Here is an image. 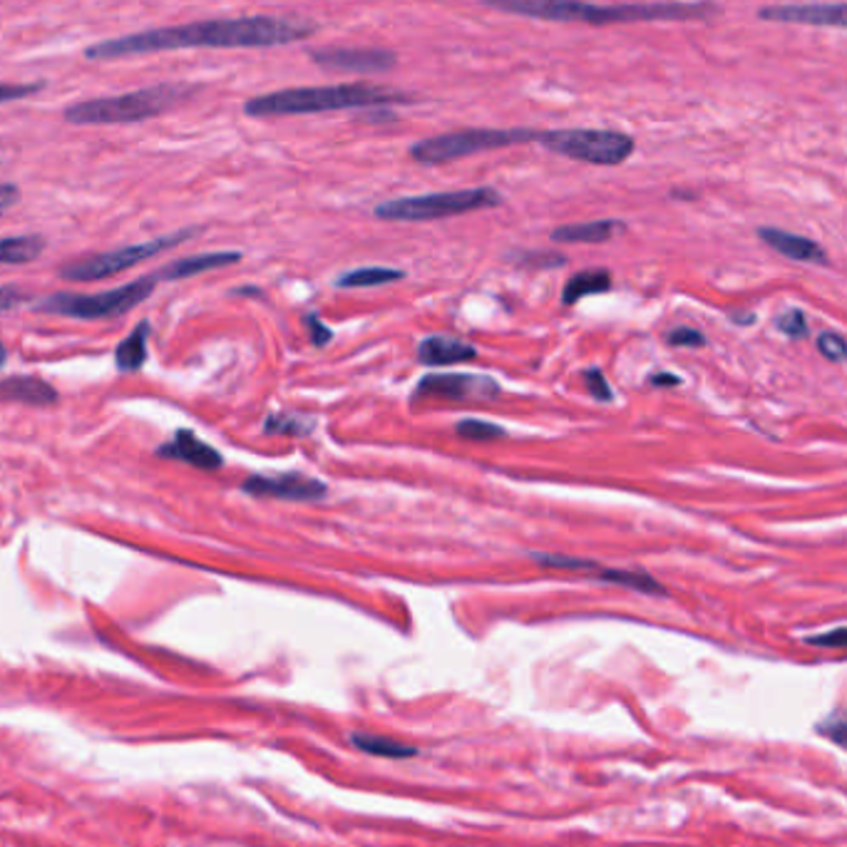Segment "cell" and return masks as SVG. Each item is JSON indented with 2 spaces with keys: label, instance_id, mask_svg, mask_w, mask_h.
Here are the masks:
<instances>
[{
  "label": "cell",
  "instance_id": "30bf717a",
  "mask_svg": "<svg viewBox=\"0 0 847 847\" xmlns=\"http://www.w3.org/2000/svg\"><path fill=\"white\" fill-rule=\"evenodd\" d=\"M502 385L493 375L483 373H427L417 381L413 399H443V401H495Z\"/></svg>",
  "mask_w": 847,
  "mask_h": 847
},
{
  "label": "cell",
  "instance_id": "5b68a950",
  "mask_svg": "<svg viewBox=\"0 0 847 847\" xmlns=\"http://www.w3.org/2000/svg\"><path fill=\"white\" fill-rule=\"evenodd\" d=\"M502 194L495 186H473V190H455V192H433V194H415L401 196V200H389L373 209V214L383 222H435V219L460 216L480 209L500 206Z\"/></svg>",
  "mask_w": 847,
  "mask_h": 847
},
{
  "label": "cell",
  "instance_id": "b9f144b4",
  "mask_svg": "<svg viewBox=\"0 0 847 847\" xmlns=\"http://www.w3.org/2000/svg\"><path fill=\"white\" fill-rule=\"evenodd\" d=\"M6 361H8V349L3 346V343H0V369H3Z\"/></svg>",
  "mask_w": 847,
  "mask_h": 847
},
{
  "label": "cell",
  "instance_id": "ffe728a7",
  "mask_svg": "<svg viewBox=\"0 0 847 847\" xmlns=\"http://www.w3.org/2000/svg\"><path fill=\"white\" fill-rule=\"evenodd\" d=\"M150 336H152V323L140 321L138 326L128 333V339L114 349V369H118L120 373L142 371L150 355Z\"/></svg>",
  "mask_w": 847,
  "mask_h": 847
},
{
  "label": "cell",
  "instance_id": "ab89813d",
  "mask_svg": "<svg viewBox=\"0 0 847 847\" xmlns=\"http://www.w3.org/2000/svg\"><path fill=\"white\" fill-rule=\"evenodd\" d=\"M648 383L656 385V389H666V385H682L684 381L678 379L676 373H654L652 379H648Z\"/></svg>",
  "mask_w": 847,
  "mask_h": 847
},
{
  "label": "cell",
  "instance_id": "e575fe53",
  "mask_svg": "<svg viewBox=\"0 0 847 847\" xmlns=\"http://www.w3.org/2000/svg\"><path fill=\"white\" fill-rule=\"evenodd\" d=\"M303 323H306L313 346L321 349V346H326V343H331L333 331L326 326V323H321L319 316H313V313H309V316L303 319Z\"/></svg>",
  "mask_w": 847,
  "mask_h": 847
},
{
  "label": "cell",
  "instance_id": "74e56055",
  "mask_svg": "<svg viewBox=\"0 0 847 847\" xmlns=\"http://www.w3.org/2000/svg\"><path fill=\"white\" fill-rule=\"evenodd\" d=\"M26 301V294L18 286H0V311H10Z\"/></svg>",
  "mask_w": 847,
  "mask_h": 847
},
{
  "label": "cell",
  "instance_id": "60d3db41",
  "mask_svg": "<svg viewBox=\"0 0 847 847\" xmlns=\"http://www.w3.org/2000/svg\"><path fill=\"white\" fill-rule=\"evenodd\" d=\"M730 319H734L736 323H740V326H746V323H756V313H738V311H734V313H730Z\"/></svg>",
  "mask_w": 847,
  "mask_h": 847
},
{
  "label": "cell",
  "instance_id": "4316f807",
  "mask_svg": "<svg viewBox=\"0 0 847 847\" xmlns=\"http://www.w3.org/2000/svg\"><path fill=\"white\" fill-rule=\"evenodd\" d=\"M455 433L457 437H463V441H473V443H483V441H500V437H505L507 431L497 423H490V421H480V417H463L455 425Z\"/></svg>",
  "mask_w": 847,
  "mask_h": 847
},
{
  "label": "cell",
  "instance_id": "52a82bcc",
  "mask_svg": "<svg viewBox=\"0 0 847 847\" xmlns=\"http://www.w3.org/2000/svg\"><path fill=\"white\" fill-rule=\"evenodd\" d=\"M540 132L527 128H510V130H495V128H470L457 132L435 134V138H425L415 142L407 154L417 164L433 167L463 160V157H473L480 152H493L502 148H512V144H525L537 142Z\"/></svg>",
  "mask_w": 847,
  "mask_h": 847
},
{
  "label": "cell",
  "instance_id": "ba28073f",
  "mask_svg": "<svg viewBox=\"0 0 847 847\" xmlns=\"http://www.w3.org/2000/svg\"><path fill=\"white\" fill-rule=\"evenodd\" d=\"M194 234H196V229L192 226V229H180V232L150 239V242H142V244H130V246H122V249L102 251V254L70 261V264H62L58 269V276L65 279V281H75V284H80V281H88L90 284V281L118 276V274H122V271H130L134 266H140L142 261L162 254V251H170L174 246L190 242V236H194Z\"/></svg>",
  "mask_w": 847,
  "mask_h": 847
},
{
  "label": "cell",
  "instance_id": "5bb4252c",
  "mask_svg": "<svg viewBox=\"0 0 847 847\" xmlns=\"http://www.w3.org/2000/svg\"><path fill=\"white\" fill-rule=\"evenodd\" d=\"M154 453L164 460H180V463L206 470V473H214V470L224 465L222 453L209 443H204L202 437H196L194 431H186V427L184 431H177L172 435V441L157 447Z\"/></svg>",
  "mask_w": 847,
  "mask_h": 847
},
{
  "label": "cell",
  "instance_id": "cb8c5ba5",
  "mask_svg": "<svg viewBox=\"0 0 847 847\" xmlns=\"http://www.w3.org/2000/svg\"><path fill=\"white\" fill-rule=\"evenodd\" d=\"M351 744L359 748V750H363V753H371V756H381V758L401 760V758L417 756V750L413 746H405V744H401V740H393L389 736L353 734L351 736Z\"/></svg>",
  "mask_w": 847,
  "mask_h": 847
},
{
  "label": "cell",
  "instance_id": "44dd1931",
  "mask_svg": "<svg viewBox=\"0 0 847 847\" xmlns=\"http://www.w3.org/2000/svg\"><path fill=\"white\" fill-rule=\"evenodd\" d=\"M614 286L612 274L604 269H589V271H579L574 274L567 284L562 289V303L564 306H574L582 299L594 296V294H606Z\"/></svg>",
  "mask_w": 847,
  "mask_h": 847
},
{
  "label": "cell",
  "instance_id": "8d00e7d4",
  "mask_svg": "<svg viewBox=\"0 0 847 847\" xmlns=\"http://www.w3.org/2000/svg\"><path fill=\"white\" fill-rule=\"evenodd\" d=\"M845 728H847L845 718L840 714H835L833 718L825 720V724H820V734L833 738L838 746H843L845 744Z\"/></svg>",
  "mask_w": 847,
  "mask_h": 847
},
{
  "label": "cell",
  "instance_id": "f35d334b",
  "mask_svg": "<svg viewBox=\"0 0 847 847\" xmlns=\"http://www.w3.org/2000/svg\"><path fill=\"white\" fill-rule=\"evenodd\" d=\"M20 200V190L16 184H0V216H3L8 209H13Z\"/></svg>",
  "mask_w": 847,
  "mask_h": 847
},
{
  "label": "cell",
  "instance_id": "4dcf8cb0",
  "mask_svg": "<svg viewBox=\"0 0 847 847\" xmlns=\"http://www.w3.org/2000/svg\"><path fill=\"white\" fill-rule=\"evenodd\" d=\"M818 351L823 353V359H828L833 363H843L847 359V343L843 339V333H838V331L820 333Z\"/></svg>",
  "mask_w": 847,
  "mask_h": 847
},
{
  "label": "cell",
  "instance_id": "f1b7e54d",
  "mask_svg": "<svg viewBox=\"0 0 847 847\" xmlns=\"http://www.w3.org/2000/svg\"><path fill=\"white\" fill-rule=\"evenodd\" d=\"M776 329L783 333V336L796 339V341L808 339V333H810L808 319H805V313L800 309H788V311L778 313Z\"/></svg>",
  "mask_w": 847,
  "mask_h": 847
},
{
  "label": "cell",
  "instance_id": "e0dca14e",
  "mask_svg": "<svg viewBox=\"0 0 847 847\" xmlns=\"http://www.w3.org/2000/svg\"><path fill=\"white\" fill-rule=\"evenodd\" d=\"M242 261V254L239 251H202V254H190L172 261V264L162 266L157 271L160 281H180V279H190L196 274H206V271L214 269H224Z\"/></svg>",
  "mask_w": 847,
  "mask_h": 847
},
{
  "label": "cell",
  "instance_id": "d6986e66",
  "mask_svg": "<svg viewBox=\"0 0 847 847\" xmlns=\"http://www.w3.org/2000/svg\"><path fill=\"white\" fill-rule=\"evenodd\" d=\"M626 229L629 226L622 219H597V222L557 226L552 232V239L559 244H606L626 234Z\"/></svg>",
  "mask_w": 847,
  "mask_h": 847
},
{
  "label": "cell",
  "instance_id": "8992f818",
  "mask_svg": "<svg viewBox=\"0 0 847 847\" xmlns=\"http://www.w3.org/2000/svg\"><path fill=\"white\" fill-rule=\"evenodd\" d=\"M157 284H160V276L154 271V274L134 279L118 289L102 291V294H50L43 301H38L36 309L78 321H108L138 309L140 303L154 294Z\"/></svg>",
  "mask_w": 847,
  "mask_h": 847
},
{
  "label": "cell",
  "instance_id": "8fae6325",
  "mask_svg": "<svg viewBox=\"0 0 847 847\" xmlns=\"http://www.w3.org/2000/svg\"><path fill=\"white\" fill-rule=\"evenodd\" d=\"M242 490L251 497H271L289 502H316L329 495V485L323 483V480L303 473L251 475L242 483Z\"/></svg>",
  "mask_w": 847,
  "mask_h": 847
},
{
  "label": "cell",
  "instance_id": "ac0fdd59",
  "mask_svg": "<svg viewBox=\"0 0 847 847\" xmlns=\"http://www.w3.org/2000/svg\"><path fill=\"white\" fill-rule=\"evenodd\" d=\"M0 401L26 403V405H56L60 393L56 385L38 379V375H13V379L0 381Z\"/></svg>",
  "mask_w": 847,
  "mask_h": 847
},
{
  "label": "cell",
  "instance_id": "6da1fadb",
  "mask_svg": "<svg viewBox=\"0 0 847 847\" xmlns=\"http://www.w3.org/2000/svg\"><path fill=\"white\" fill-rule=\"evenodd\" d=\"M319 33V26L306 18L242 16L194 20L184 26L150 28L140 33L100 40L85 50L88 60H122L132 56L170 50H232V48H279Z\"/></svg>",
  "mask_w": 847,
  "mask_h": 847
},
{
  "label": "cell",
  "instance_id": "83f0119b",
  "mask_svg": "<svg viewBox=\"0 0 847 847\" xmlns=\"http://www.w3.org/2000/svg\"><path fill=\"white\" fill-rule=\"evenodd\" d=\"M510 259L522 269H562L567 264V256L549 254V251H520Z\"/></svg>",
  "mask_w": 847,
  "mask_h": 847
},
{
  "label": "cell",
  "instance_id": "484cf974",
  "mask_svg": "<svg viewBox=\"0 0 847 847\" xmlns=\"http://www.w3.org/2000/svg\"><path fill=\"white\" fill-rule=\"evenodd\" d=\"M316 431V421L309 415L299 413H271L264 423L266 435H289V437H306Z\"/></svg>",
  "mask_w": 847,
  "mask_h": 847
},
{
  "label": "cell",
  "instance_id": "4fadbf2b",
  "mask_svg": "<svg viewBox=\"0 0 847 847\" xmlns=\"http://www.w3.org/2000/svg\"><path fill=\"white\" fill-rule=\"evenodd\" d=\"M845 16H847L845 3L768 6L758 10V18L770 20V23H796V26H820V28H845Z\"/></svg>",
  "mask_w": 847,
  "mask_h": 847
},
{
  "label": "cell",
  "instance_id": "9a60e30c",
  "mask_svg": "<svg viewBox=\"0 0 847 847\" xmlns=\"http://www.w3.org/2000/svg\"><path fill=\"white\" fill-rule=\"evenodd\" d=\"M758 236L763 239V244L770 246L773 251H778L790 261H800V264H815V266H828V251H825L818 242H813L808 236L786 232V229H776V226H760Z\"/></svg>",
  "mask_w": 847,
  "mask_h": 847
},
{
  "label": "cell",
  "instance_id": "d6a6232c",
  "mask_svg": "<svg viewBox=\"0 0 847 847\" xmlns=\"http://www.w3.org/2000/svg\"><path fill=\"white\" fill-rule=\"evenodd\" d=\"M584 383H587L589 395H592L594 401H599V403H612L614 401L612 385L606 383L604 373L599 369H587V371H584Z\"/></svg>",
  "mask_w": 847,
  "mask_h": 847
},
{
  "label": "cell",
  "instance_id": "603a6c76",
  "mask_svg": "<svg viewBox=\"0 0 847 847\" xmlns=\"http://www.w3.org/2000/svg\"><path fill=\"white\" fill-rule=\"evenodd\" d=\"M405 279V271L393 269V266H361L346 271L336 279L339 289H373V286H385L393 284V281Z\"/></svg>",
  "mask_w": 847,
  "mask_h": 847
},
{
  "label": "cell",
  "instance_id": "9c48e42d",
  "mask_svg": "<svg viewBox=\"0 0 847 847\" xmlns=\"http://www.w3.org/2000/svg\"><path fill=\"white\" fill-rule=\"evenodd\" d=\"M537 142L542 148L569 157V160L599 164V167H616L629 160L636 150L634 138L616 130H589V128H574V130H552L540 132Z\"/></svg>",
  "mask_w": 847,
  "mask_h": 847
},
{
  "label": "cell",
  "instance_id": "7c38bea8",
  "mask_svg": "<svg viewBox=\"0 0 847 847\" xmlns=\"http://www.w3.org/2000/svg\"><path fill=\"white\" fill-rule=\"evenodd\" d=\"M309 56L321 68L355 75H383L399 65V56L385 48H316Z\"/></svg>",
  "mask_w": 847,
  "mask_h": 847
},
{
  "label": "cell",
  "instance_id": "f546056e",
  "mask_svg": "<svg viewBox=\"0 0 847 847\" xmlns=\"http://www.w3.org/2000/svg\"><path fill=\"white\" fill-rule=\"evenodd\" d=\"M532 559H535L537 564H542V567L547 569H599L597 562H589V559H577V557H567V554H540L535 552L532 554Z\"/></svg>",
  "mask_w": 847,
  "mask_h": 847
},
{
  "label": "cell",
  "instance_id": "2e32d148",
  "mask_svg": "<svg viewBox=\"0 0 847 847\" xmlns=\"http://www.w3.org/2000/svg\"><path fill=\"white\" fill-rule=\"evenodd\" d=\"M477 359V349L473 343L463 339L445 336V333H435V336H425L417 343V361L431 369H441V365H455L467 363Z\"/></svg>",
  "mask_w": 847,
  "mask_h": 847
},
{
  "label": "cell",
  "instance_id": "3957f363",
  "mask_svg": "<svg viewBox=\"0 0 847 847\" xmlns=\"http://www.w3.org/2000/svg\"><path fill=\"white\" fill-rule=\"evenodd\" d=\"M411 102L405 92L361 85V82H346V85H321V88H286L266 95H256L246 100L244 112L249 118H291V114H321L339 110H365L381 108V104Z\"/></svg>",
  "mask_w": 847,
  "mask_h": 847
},
{
  "label": "cell",
  "instance_id": "7402d4cb",
  "mask_svg": "<svg viewBox=\"0 0 847 847\" xmlns=\"http://www.w3.org/2000/svg\"><path fill=\"white\" fill-rule=\"evenodd\" d=\"M46 249H48V242L40 234L0 236V264L6 266L33 264Z\"/></svg>",
  "mask_w": 847,
  "mask_h": 847
},
{
  "label": "cell",
  "instance_id": "d590c367",
  "mask_svg": "<svg viewBox=\"0 0 847 847\" xmlns=\"http://www.w3.org/2000/svg\"><path fill=\"white\" fill-rule=\"evenodd\" d=\"M810 646H820V648H840L845 644V629L843 626H838V629H833L828 634H818V636H808Z\"/></svg>",
  "mask_w": 847,
  "mask_h": 847
},
{
  "label": "cell",
  "instance_id": "d4e9b609",
  "mask_svg": "<svg viewBox=\"0 0 847 847\" xmlns=\"http://www.w3.org/2000/svg\"><path fill=\"white\" fill-rule=\"evenodd\" d=\"M599 579L619 584V587L642 592V594H658V597H664L666 594V589L652 577V574L639 572V569H599Z\"/></svg>",
  "mask_w": 847,
  "mask_h": 847
},
{
  "label": "cell",
  "instance_id": "7a4b0ae2",
  "mask_svg": "<svg viewBox=\"0 0 847 847\" xmlns=\"http://www.w3.org/2000/svg\"><path fill=\"white\" fill-rule=\"evenodd\" d=\"M502 13H517L554 23H589V26H614V23H654V20H708L720 13L718 6L710 3H634V6H592L577 0H493L485 3Z\"/></svg>",
  "mask_w": 847,
  "mask_h": 847
},
{
  "label": "cell",
  "instance_id": "277c9868",
  "mask_svg": "<svg viewBox=\"0 0 847 847\" xmlns=\"http://www.w3.org/2000/svg\"><path fill=\"white\" fill-rule=\"evenodd\" d=\"M200 92L192 82H162V85L122 92L112 98H92L72 102L62 112L70 124H132L170 112L177 104Z\"/></svg>",
  "mask_w": 847,
  "mask_h": 847
},
{
  "label": "cell",
  "instance_id": "836d02e7",
  "mask_svg": "<svg viewBox=\"0 0 847 847\" xmlns=\"http://www.w3.org/2000/svg\"><path fill=\"white\" fill-rule=\"evenodd\" d=\"M43 88H46L43 82H0V104L30 98Z\"/></svg>",
  "mask_w": 847,
  "mask_h": 847
},
{
  "label": "cell",
  "instance_id": "1f68e13d",
  "mask_svg": "<svg viewBox=\"0 0 847 847\" xmlns=\"http://www.w3.org/2000/svg\"><path fill=\"white\" fill-rule=\"evenodd\" d=\"M666 346L674 349H704L706 336L692 326H676L674 331L666 333Z\"/></svg>",
  "mask_w": 847,
  "mask_h": 847
}]
</instances>
